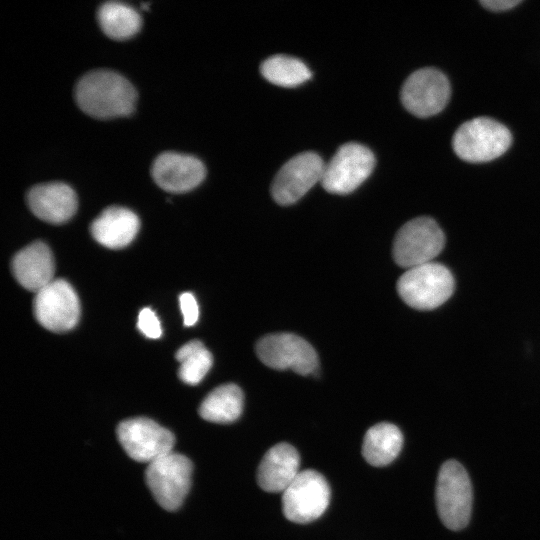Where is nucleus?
<instances>
[{
  "instance_id": "2eb2a0df",
  "label": "nucleus",
  "mask_w": 540,
  "mask_h": 540,
  "mask_svg": "<svg viewBox=\"0 0 540 540\" xmlns=\"http://www.w3.org/2000/svg\"><path fill=\"white\" fill-rule=\"evenodd\" d=\"M26 199L36 217L52 224L68 221L78 206L74 190L61 182L36 185L28 191Z\"/></svg>"
},
{
  "instance_id": "0eeeda50",
  "label": "nucleus",
  "mask_w": 540,
  "mask_h": 540,
  "mask_svg": "<svg viewBox=\"0 0 540 540\" xmlns=\"http://www.w3.org/2000/svg\"><path fill=\"white\" fill-rule=\"evenodd\" d=\"M330 502V487L319 472L300 471L294 481L282 492L285 517L295 523L306 524L318 519Z\"/></svg>"
},
{
  "instance_id": "b1692460",
  "label": "nucleus",
  "mask_w": 540,
  "mask_h": 540,
  "mask_svg": "<svg viewBox=\"0 0 540 540\" xmlns=\"http://www.w3.org/2000/svg\"><path fill=\"white\" fill-rule=\"evenodd\" d=\"M137 327L148 338L157 339L162 335V328L155 312L150 308H143L137 321Z\"/></svg>"
},
{
  "instance_id": "a211bd4d",
  "label": "nucleus",
  "mask_w": 540,
  "mask_h": 540,
  "mask_svg": "<svg viewBox=\"0 0 540 540\" xmlns=\"http://www.w3.org/2000/svg\"><path fill=\"white\" fill-rule=\"evenodd\" d=\"M140 221L131 210L111 206L92 222L90 231L93 238L101 245L120 249L129 245L138 233Z\"/></svg>"
},
{
  "instance_id": "ddd939ff",
  "label": "nucleus",
  "mask_w": 540,
  "mask_h": 540,
  "mask_svg": "<svg viewBox=\"0 0 540 540\" xmlns=\"http://www.w3.org/2000/svg\"><path fill=\"white\" fill-rule=\"evenodd\" d=\"M325 164L315 152H302L289 159L277 172L271 195L281 205L298 201L317 182H321Z\"/></svg>"
},
{
  "instance_id": "dca6fc26",
  "label": "nucleus",
  "mask_w": 540,
  "mask_h": 540,
  "mask_svg": "<svg viewBox=\"0 0 540 540\" xmlns=\"http://www.w3.org/2000/svg\"><path fill=\"white\" fill-rule=\"evenodd\" d=\"M11 269L21 286L37 293L54 280V257L44 242L36 241L15 254Z\"/></svg>"
},
{
  "instance_id": "9b49d317",
  "label": "nucleus",
  "mask_w": 540,
  "mask_h": 540,
  "mask_svg": "<svg viewBox=\"0 0 540 540\" xmlns=\"http://www.w3.org/2000/svg\"><path fill=\"white\" fill-rule=\"evenodd\" d=\"M256 354L268 367L291 369L307 375L318 368L314 348L303 338L291 333H273L262 337L256 344Z\"/></svg>"
},
{
  "instance_id": "1a4fd4ad",
  "label": "nucleus",
  "mask_w": 540,
  "mask_h": 540,
  "mask_svg": "<svg viewBox=\"0 0 540 540\" xmlns=\"http://www.w3.org/2000/svg\"><path fill=\"white\" fill-rule=\"evenodd\" d=\"M451 95L446 75L434 68L425 67L414 71L401 89L403 106L411 114L425 118L441 112Z\"/></svg>"
},
{
  "instance_id": "bb28decb",
  "label": "nucleus",
  "mask_w": 540,
  "mask_h": 540,
  "mask_svg": "<svg viewBox=\"0 0 540 540\" xmlns=\"http://www.w3.org/2000/svg\"><path fill=\"white\" fill-rule=\"evenodd\" d=\"M148 5H149V3H145V4L143 3V4H142V8H143V9H147V8H148Z\"/></svg>"
},
{
  "instance_id": "f3484780",
  "label": "nucleus",
  "mask_w": 540,
  "mask_h": 540,
  "mask_svg": "<svg viewBox=\"0 0 540 540\" xmlns=\"http://www.w3.org/2000/svg\"><path fill=\"white\" fill-rule=\"evenodd\" d=\"M300 457L288 443H278L263 456L258 470L257 482L266 492H283L299 474Z\"/></svg>"
},
{
  "instance_id": "6ab92c4d",
  "label": "nucleus",
  "mask_w": 540,
  "mask_h": 540,
  "mask_svg": "<svg viewBox=\"0 0 540 540\" xmlns=\"http://www.w3.org/2000/svg\"><path fill=\"white\" fill-rule=\"evenodd\" d=\"M403 435L400 429L388 422H381L367 430L362 445L364 459L372 466L382 467L391 463L401 451Z\"/></svg>"
},
{
  "instance_id": "f03ea898",
  "label": "nucleus",
  "mask_w": 540,
  "mask_h": 540,
  "mask_svg": "<svg viewBox=\"0 0 540 540\" xmlns=\"http://www.w3.org/2000/svg\"><path fill=\"white\" fill-rule=\"evenodd\" d=\"M511 142V133L505 125L489 117H477L457 128L452 147L460 159L483 163L504 154Z\"/></svg>"
},
{
  "instance_id": "f257e3e1",
  "label": "nucleus",
  "mask_w": 540,
  "mask_h": 540,
  "mask_svg": "<svg viewBox=\"0 0 540 540\" xmlns=\"http://www.w3.org/2000/svg\"><path fill=\"white\" fill-rule=\"evenodd\" d=\"M137 92L122 75L105 69L83 75L75 86V100L87 115L110 119L131 114Z\"/></svg>"
},
{
  "instance_id": "412c9836",
  "label": "nucleus",
  "mask_w": 540,
  "mask_h": 540,
  "mask_svg": "<svg viewBox=\"0 0 540 540\" xmlns=\"http://www.w3.org/2000/svg\"><path fill=\"white\" fill-rule=\"evenodd\" d=\"M103 32L115 40H125L135 35L141 27V17L131 6L117 1H109L97 12Z\"/></svg>"
},
{
  "instance_id": "393cba45",
  "label": "nucleus",
  "mask_w": 540,
  "mask_h": 540,
  "mask_svg": "<svg viewBox=\"0 0 540 540\" xmlns=\"http://www.w3.org/2000/svg\"><path fill=\"white\" fill-rule=\"evenodd\" d=\"M179 303L184 325L193 326L199 317V307L194 295L190 292L182 293L179 296Z\"/></svg>"
},
{
  "instance_id": "5701e85b",
  "label": "nucleus",
  "mask_w": 540,
  "mask_h": 540,
  "mask_svg": "<svg viewBox=\"0 0 540 540\" xmlns=\"http://www.w3.org/2000/svg\"><path fill=\"white\" fill-rule=\"evenodd\" d=\"M180 363L178 375L190 385L198 384L210 370L213 357L210 351L199 340H192L181 346L176 352Z\"/></svg>"
},
{
  "instance_id": "aec40b11",
  "label": "nucleus",
  "mask_w": 540,
  "mask_h": 540,
  "mask_svg": "<svg viewBox=\"0 0 540 540\" xmlns=\"http://www.w3.org/2000/svg\"><path fill=\"white\" fill-rule=\"evenodd\" d=\"M242 390L229 383L213 389L199 406L200 416L214 423H231L239 418L243 410Z\"/></svg>"
},
{
  "instance_id": "7ed1b4c3",
  "label": "nucleus",
  "mask_w": 540,
  "mask_h": 540,
  "mask_svg": "<svg viewBox=\"0 0 540 540\" xmlns=\"http://www.w3.org/2000/svg\"><path fill=\"white\" fill-rule=\"evenodd\" d=\"M397 291L410 307L431 310L450 298L454 278L447 267L432 261L407 269L397 281Z\"/></svg>"
},
{
  "instance_id": "9d476101",
  "label": "nucleus",
  "mask_w": 540,
  "mask_h": 540,
  "mask_svg": "<svg viewBox=\"0 0 540 540\" xmlns=\"http://www.w3.org/2000/svg\"><path fill=\"white\" fill-rule=\"evenodd\" d=\"M116 433L119 443L128 456L135 461L147 464L172 452L175 444L172 432L145 417L122 421Z\"/></svg>"
},
{
  "instance_id": "20e7f679",
  "label": "nucleus",
  "mask_w": 540,
  "mask_h": 540,
  "mask_svg": "<svg viewBox=\"0 0 540 540\" xmlns=\"http://www.w3.org/2000/svg\"><path fill=\"white\" fill-rule=\"evenodd\" d=\"M435 498L439 518L447 528L456 531L467 526L472 509V487L459 462L448 460L442 464Z\"/></svg>"
},
{
  "instance_id": "4be33fe9",
  "label": "nucleus",
  "mask_w": 540,
  "mask_h": 540,
  "mask_svg": "<svg viewBox=\"0 0 540 540\" xmlns=\"http://www.w3.org/2000/svg\"><path fill=\"white\" fill-rule=\"evenodd\" d=\"M260 71L269 82L283 87L298 86L312 76L308 66L300 59L287 55H273L261 64Z\"/></svg>"
},
{
  "instance_id": "a878e982",
  "label": "nucleus",
  "mask_w": 540,
  "mask_h": 540,
  "mask_svg": "<svg viewBox=\"0 0 540 540\" xmlns=\"http://www.w3.org/2000/svg\"><path fill=\"white\" fill-rule=\"evenodd\" d=\"M521 0H481L479 3L487 10L493 12L507 11L519 5Z\"/></svg>"
},
{
  "instance_id": "39448f33",
  "label": "nucleus",
  "mask_w": 540,
  "mask_h": 540,
  "mask_svg": "<svg viewBox=\"0 0 540 540\" xmlns=\"http://www.w3.org/2000/svg\"><path fill=\"white\" fill-rule=\"evenodd\" d=\"M192 470V462L174 451L147 465L146 484L162 508L174 511L181 506L191 486Z\"/></svg>"
},
{
  "instance_id": "f8f14e48",
  "label": "nucleus",
  "mask_w": 540,
  "mask_h": 540,
  "mask_svg": "<svg viewBox=\"0 0 540 540\" xmlns=\"http://www.w3.org/2000/svg\"><path fill=\"white\" fill-rule=\"evenodd\" d=\"M33 311L37 321L52 332H66L76 326L80 302L74 288L64 279H54L35 295Z\"/></svg>"
},
{
  "instance_id": "6e6552de",
  "label": "nucleus",
  "mask_w": 540,
  "mask_h": 540,
  "mask_svg": "<svg viewBox=\"0 0 540 540\" xmlns=\"http://www.w3.org/2000/svg\"><path fill=\"white\" fill-rule=\"evenodd\" d=\"M375 166L372 151L359 143L343 144L325 165L321 184L333 194H348L359 187Z\"/></svg>"
},
{
  "instance_id": "4468645a",
  "label": "nucleus",
  "mask_w": 540,
  "mask_h": 540,
  "mask_svg": "<svg viewBox=\"0 0 540 540\" xmlns=\"http://www.w3.org/2000/svg\"><path fill=\"white\" fill-rule=\"evenodd\" d=\"M151 173L155 183L163 190L183 193L203 181L206 169L202 161L194 156L164 152L154 160Z\"/></svg>"
},
{
  "instance_id": "423d86ee",
  "label": "nucleus",
  "mask_w": 540,
  "mask_h": 540,
  "mask_svg": "<svg viewBox=\"0 0 540 540\" xmlns=\"http://www.w3.org/2000/svg\"><path fill=\"white\" fill-rule=\"evenodd\" d=\"M444 245L445 236L437 222L430 217H417L398 230L393 258L398 266L409 269L432 262Z\"/></svg>"
}]
</instances>
